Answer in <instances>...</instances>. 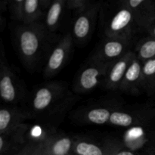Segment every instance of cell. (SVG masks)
Segmentation results:
<instances>
[{
	"label": "cell",
	"mask_w": 155,
	"mask_h": 155,
	"mask_svg": "<svg viewBox=\"0 0 155 155\" xmlns=\"http://www.w3.org/2000/svg\"><path fill=\"white\" fill-rule=\"evenodd\" d=\"M74 104V96L64 82H51L39 86L33 92L28 111L31 118L40 124L57 128L63 117Z\"/></svg>",
	"instance_id": "obj_1"
},
{
	"label": "cell",
	"mask_w": 155,
	"mask_h": 155,
	"mask_svg": "<svg viewBox=\"0 0 155 155\" xmlns=\"http://www.w3.org/2000/svg\"><path fill=\"white\" fill-rule=\"evenodd\" d=\"M15 45L24 66L29 71H34L43 61L49 47L51 33L43 23L21 24L15 28Z\"/></svg>",
	"instance_id": "obj_2"
},
{
	"label": "cell",
	"mask_w": 155,
	"mask_h": 155,
	"mask_svg": "<svg viewBox=\"0 0 155 155\" xmlns=\"http://www.w3.org/2000/svg\"><path fill=\"white\" fill-rule=\"evenodd\" d=\"M99 15L100 27L104 37L133 42L139 30H142L124 0L102 2Z\"/></svg>",
	"instance_id": "obj_3"
},
{
	"label": "cell",
	"mask_w": 155,
	"mask_h": 155,
	"mask_svg": "<svg viewBox=\"0 0 155 155\" xmlns=\"http://www.w3.org/2000/svg\"><path fill=\"white\" fill-rule=\"evenodd\" d=\"M23 85L7 61L2 42L0 43V95L5 104L16 105L24 98Z\"/></svg>",
	"instance_id": "obj_4"
},
{
	"label": "cell",
	"mask_w": 155,
	"mask_h": 155,
	"mask_svg": "<svg viewBox=\"0 0 155 155\" xmlns=\"http://www.w3.org/2000/svg\"><path fill=\"white\" fill-rule=\"evenodd\" d=\"M109 66L91 56L74 80V92L84 94L93 91L101 83H103Z\"/></svg>",
	"instance_id": "obj_5"
},
{
	"label": "cell",
	"mask_w": 155,
	"mask_h": 155,
	"mask_svg": "<svg viewBox=\"0 0 155 155\" xmlns=\"http://www.w3.org/2000/svg\"><path fill=\"white\" fill-rule=\"evenodd\" d=\"M51 0H14L8 2L12 19L23 24L40 22L45 17V10L49 8Z\"/></svg>",
	"instance_id": "obj_6"
},
{
	"label": "cell",
	"mask_w": 155,
	"mask_h": 155,
	"mask_svg": "<svg viewBox=\"0 0 155 155\" xmlns=\"http://www.w3.org/2000/svg\"><path fill=\"white\" fill-rule=\"evenodd\" d=\"M101 5V2H92L86 10L77 15L73 24L71 34L77 44L83 45L91 38Z\"/></svg>",
	"instance_id": "obj_7"
},
{
	"label": "cell",
	"mask_w": 155,
	"mask_h": 155,
	"mask_svg": "<svg viewBox=\"0 0 155 155\" xmlns=\"http://www.w3.org/2000/svg\"><path fill=\"white\" fill-rule=\"evenodd\" d=\"M74 38L71 33L62 36L48 54L43 71L45 78L57 75L69 60L74 45Z\"/></svg>",
	"instance_id": "obj_8"
},
{
	"label": "cell",
	"mask_w": 155,
	"mask_h": 155,
	"mask_svg": "<svg viewBox=\"0 0 155 155\" xmlns=\"http://www.w3.org/2000/svg\"><path fill=\"white\" fill-rule=\"evenodd\" d=\"M155 119V109H119L110 115L109 124L120 127H139L151 124Z\"/></svg>",
	"instance_id": "obj_9"
},
{
	"label": "cell",
	"mask_w": 155,
	"mask_h": 155,
	"mask_svg": "<svg viewBox=\"0 0 155 155\" xmlns=\"http://www.w3.org/2000/svg\"><path fill=\"white\" fill-rule=\"evenodd\" d=\"M125 149L124 142L107 139L102 142L86 138H77L74 147V155H115Z\"/></svg>",
	"instance_id": "obj_10"
},
{
	"label": "cell",
	"mask_w": 155,
	"mask_h": 155,
	"mask_svg": "<svg viewBox=\"0 0 155 155\" xmlns=\"http://www.w3.org/2000/svg\"><path fill=\"white\" fill-rule=\"evenodd\" d=\"M132 42L123 39L104 37L92 56L110 65L131 51Z\"/></svg>",
	"instance_id": "obj_11"
},
{
	"label": "cell",
	"mask_w": 155,
	"mask_h": 155,
	"mask_svg": "<svg viewBox=\"0 0 155 155\" xmlns=\"http://www.w3.org/2000/svg\"><path fill=\"white\" fill-rule=\"evenodd\" d=\"M30 124H24L6 133L0 134V155H15L27 143Z\"/></svg>",
	"instance_id": "obj_12"
},
{
	"label": "cell",
	"mask_w": 155,
	"mask_h": 155,
	"mask_svg": "<svg viewBox=\"0 0 155 155\" xmlns=\"http://www.w3.org/2000/svg\"><path fill=\"white\" fill-rule=\"evenodd\" d=\"M135 51H130L124 57L110 64L106 74L103 85L108 90H119L127 70L130 68L134 56Z\"/></svg>",
	"instance_id": "obj_13"
},
{
	"label": "cell",
	"mask_w": 155,
	"mask_h": 155,
	"mask_svg": "<svg viewBox=\"0 0 155 155\" xmlns=\"http://www.w3.org/2000/svg\"><path fill=\"white\" fill-rule=\"evenodd\" d=\"M135 17L138 26L145 30L155 21V7L153 0H124Z\"/></svg>",
	"instance_id": "obj_14"
},
{
	"label": "cell",
	"mask_w": 155,
	"mask_h": 155,
	"mask_svg": "<svg viewBox=\"0 0 155 155\" xmlns=\"http://www.w3.org/2000/svg\"><path fill=\"white\" fill-rule=\"evenodd\" d=\"M117 107L112 105H98L78 110L74 118L79 123L86 124H108L110 115Z\"/></svg>",
	"instance_id": "obj_15"
},
{
	"label": "cell",
	"mask_w": 155,
	"mask_h": 155,
	"mask_svg": "<svg viewBox=\"0 0 155 155\" xmlns=\"http://www.w3.org/2000/svg\"><path fill=\"white\" fill-rule=\"evenodd\" d=\"M28 119H30V116L26 109L16 105L2 107L0 110V134L15 130L25 124L24 121Z\"/></svg>",
	"instance_id": "obj_16"
},
{
	"label": "cell",
	"mask_w": 155,
	"mask_h": 155,
	"mask_svg": "<svg viewBox=\"0 0 155 155\" xmlns=\"http://www.w3.org/2000/svg\"><path fill=\"white\" fill-rule=\"evenodd\" d=\"M142 67L143 62L135 54L134 58L124 76L120 91L131 95H139L141 91H143Z\"/></svg>",
	"instance_id": "obj_17"
},
{
	"label": "cell",
	"mask_w": 155,
	"mask_h": 155,
	"mask_svg": "<svg viewBox=\"0 0 155 155\" xmlns=\"http://www.w3.org/2000/svg\"><path fill=\"white\" fill-rule=\"evenodd\" d=\"M76 139L77 137L56 133L45 142L44 155H74Z\"/></svg>",
	"instance_id": "obj_18"
},
{
	"label": "cell",
	"mask_w": 155,
	"mask_h": 155,
	"mask_svg": "<svg viewBox=\"0 0 155 155\" xmlns=\"http://www.w3.org/2000/svg\"><path fill=\"white\" fill-rule=\"evenodd\" d=\"M67 8V0H53L44 17V25L49 33H54L59 27Z\"/></svg>",
	"instance_id": "obj_19"
},
{
	"label": "cell",
	"mask_w": 155,
	"mask_h": 155,
	"mask_svg": "<svg viewBox=\"0 0 155 155\" xmlns=\"http://www.w3.org/2000/svg\"><path fill=\"white\" fill-rule=\"evenodd\" d=\"M142 87L149 96L155 95V59L144 62L142 67Z\"/></svg>",
	"instance_id": "obj_20"
},
{
	"label": "cell",
	"mask_w": 155,
	"mask_h": 155,
	"mask_svg": "<svg viewBox=\"0 0 155 155\" xmlns=\"http://www.w3.org/2000/svg\"><path fill=\"white\" fill-rule=\"evenodd\" d=\"M135 53L143 63L155 59V37L148 35L140 39L136 44Z\"/></svg>",
	"instance_id": "obj_21"
},
{
	"label": "cell",
	"mask_w": 155,
	"mask_h": 155,
	"mask_svg": "<svg viewBox=\"0 0 155 155\" xmlns=\"http://www.w3.org/2000/svg\"><path fill=\"white\" fill-rule=\"evenodd\" d=\"M27 143L21 151L15 155H42L45 142H37L27 139Z\"/></svg>",
	"instance_id": "obj_22"
},
{
	"label": "cell",
	"mask_w": 155,
	"mask_h": 155,
	"mask_svg": "<svg viewBox=\"0 0 155 155\" xmlns=\"http://www.w3.org/2000/svg\"><path fill=\"white\" fill-rule=\"evenodd\" d=\"M92 2L88 0H67V8L75 11L78 14L86 10Z\"/></svg>",
	"instance_id": "obj_23"
},
{
	"label": "cell",
	"mask_w": 155,
	"mask_h": 155,
	"mask_svg": "<svg viewBox=\"0 0 155 155\" xmlns=\"http://www.w3.org/2000/svg\"><path fill=\"white\" fill-rule=\"evenodd\" d=\"M150 141V151L152 152V155H155V130L148 133Z\"/></svg>",
	"instance_id": "obj_24"
},
{
	"label": "cell",
	"mask_w": 155,
	"mask_h": 155,
	"mask_svg": "<svg viewBox=\"0 0 155 155\" xmlns=\"http://www.w3.org/2000/svg\"><path fill=\"white\" fill-rule=\"evenodd\" d=\"M115 155H139V154H138L137 153L135 152V151H130V150L125 148V149L121 150L120 151H119L117 154H116Z\"/></svg>",
	"instance_id": "obj_25"
},
{
	"label": "cell",
	"mask_w": 155,
	"mask_h": 155,
	"mask_svg": "<svg viewBox=\"0 0 155 155\" xmlns=\"http://www.w3.org/2000/svg\"><path fill=\"white\" fill-rule=\"evenodd\" d=\"M145 31L148 33V34L149 35V36L155 37V21L149 27H148V28H147L146 30H145Z\"/></svg>",
	"instance_id": "obj_26"
},
{
	"label": "cell",
	"mask_w": 155,
	"mask_h": 155,
	"mask_svg": "<svg viewBox=\"0 0 155 155\" xmlns=\"http://www.w3.org/2000/svg\"><path fill=\"white\" fill-rule=\"evenodd\" d=\"M154 7H155V1H154Z\"/></svg>",
	"instance_id": "obj_27"
},
{
	"label": "cell",
	"mask_w": 155,
	"mask_h": 155,
	"mask_svg": "<svg viewBox=\"0 0 155 155\" xmlns=\"http://www.w3.org/2000/svg\"><path fill=\"white\" fill-rule=\"evenodd\" d=\"M42 155H44V151H43V154H42Z\"/></svg>",
	"instance_id": "obj_28"
}]
</instances>
